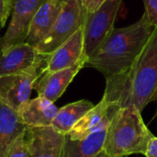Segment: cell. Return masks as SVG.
Instances as JSON below:
<instances>
[{
	"mask_svg": "<svg viewBox=\"0 0 157 157\" xmlns=\"http://www.w3.org/2000/svg\"><path fill=\"white\" fill-rule=\"evenodd\" d=\"M0 42H1V37H0Z\"/></svg>",
	"mask_w": 157,
	"mask_h": 157,
	"instance_id": "cb8c5ba5",
	"label": "cell"
},
{
	"mask_svg": "<svg viewBox=\"0 0 157 157\" xmlns=\"http://www.w3.org/2000/svg\"><path fill=\"white\" fill-rule=\"evenodd\" d=\"M61 8V0H45L32 17L25 42L36 47L52 29Z\"/></svg>",
	"mask_w": 157,
	"mask_h": 157,
	"instance_id": "5bb4252c",
	"label": "cell"
},
{
	"mask_svg": "<svg viewBox=\"0 0 157 157\" xmlns=\"http://www.w3.org/2000/svg\"><path fill=\"white\" fill-rule=\"evenodd\" d=\"M155 100H156V101H157V95H156V99H155Z\"/></svg>",
	"mask_w": 157,
	"mask_h": 157,
	"instance_id": "d4e9b609",
	"label": "cell"
},
{
	"mask_svg": "<svg viewBox=\"0 0 157 157\" xmlns=\"http://www.w3.org/2000/svg\"><path fill=\"white\" fill-rule=\"evenodd\" d=\"M61 1H63V0H61Z\"/></svg>",
	"mask_w": 157,
	"mask_h": 157,
	"instance_id": "484cf974",
	"label": "cell"
},
{
	"mask_svg": "<svg viewBox=\"0 0 157 157\" xmlns=\"http://www.w3.org/2000/svg\"><path fill=\"white\" fill-rule=\"evenodd\" d=\"M142 112L134 106L120 108L107 132L103 151L109 157L144 155L154 134L145 125Z\"/></svg>",
	"mask_w": 157,
	"mask_h": 157,
	"instance_id": "3957f363",
	"label": "cell"
},
{
	"mask_svg": "<svg viewBox=\"0 0 157 157\" xmlns=\"http://www.w3.org/2000/svg\"><path fill=\"white\" fill-rule=\"evenodd\" d=\"M153 30L154 27L145 14L130 26L114 28L97 52L87 59L86 66L98 70L105 78L129 70L141 54Z\"/></svg>",
	"mask_w": 157,
	"mask_h": 157,
	"instance_id": "7a4b0ae2",
	"label": "cell"
},
{
	"mask_svg": "<svg viewBox=\"0 0 157 157\" xmlns=\"http://www.w3.org/2000/svg\"><path fill=\"white\" fill-rule=\"evenodd\" d=\"M13 0H0V29H2L9 16H11Z\"/></svg>",
	"mask_w": 157,
	"mask_h": 157,
	"instance_id": "ffe728a7",
	"label": "cell"
},
{
	"mask_svg": "<svg viewBox=\"0 0 157 157\" xmlns=\"http://www.w3.org/2000/svg\"><path fill=\"white\" fill-rule=\"evenodd\" d=\"M85 52V37L83 26L65 42L58 47L46 58L42 73H52L76 65L79 63H86Z\"/></svg>",
	"mask_w": 157,
	"mask_h": 157,
	"instance_id": "ba28073f",
	"label": "cell"
},
{
	"mask_svg": "<svg viewBox=\"0 0 157 157\" xmlns=\"http://www.w3.org/2000/svg\"><path fill=\"white\" fill-rule=\"evenodd\" d=\"M57 112L54 103L41 97L28 100L17 111L21 122L29 128L52 126Z\"/></svg>",
	"mask_w": 157,
	"mask_h": 157,
	"instance_id": "4fadbf2b",
	"label": "cell"
},
{
	"mask_svg": "<svg viewBox=\"0 0 157 157\" xmlns=\"http://www.w3.org/2000/svg\"><path fill=\"white\" fill-rule=\"evenodd\" d=\"M106 0H81L84 13H91L97 10Z\"/></svg>",
	"mask_w": 157,
	"mask_h": 157,
	"instance_id": "44dd1931",
	"label": "cell"
},
{
	"mask_svg": "<svg viewBox=\"0 0 157 157\" xmlns=\"http://www.w3.org/2000/svg\"><path fill=\"white\" fill-rule=\"evenodd\" d=\"M144 155L146 157H157V138L155 136L150 140Z\"/></svg>",
	"mask_w": 157,
	"mask_h": 157,
	"instance_id": "7402d4cb",
	"label": "cell"
},
{
	"mask_svg": "<svg viewBox=\"0 0 157 157\" xmlns=\"http://www.w3.org/2000/svg\"><path fill=\"white\" fill-rule=\"evenodd\" d=\"M157 95V27L141 54L127 71L106 78L104 96L118 108L134 106L141 112Z\"/></svg>",
	"mask_w": 157,
	"mask_h": 157,
	"instance_id": "6da1fadb",
	"label": "cell"
},
{
	"mask_svg": "<svg viewBox=\"0 0 157 157\" xmlns=\"http://www.w3.org/2000/svg\"><path fill=\"white\" fill-rule=\"evenodd\" d=\"M81 0L62 1L61 11L48 34L35 47L39 54L49 56L84 25Z\"/></svg>",
	"mask_w": 157,
	"mask_h": 157,
	"instance_id": "277c9868",
	"label": "cell"
},
{
	"mask_svg": "<svg viewBox=\"0 0 157 157\" xmlns=\"http://www.w3.org/2000/svg\"><path fill=\"white\" fill-rule=\"evenodd\" d=\"M119 109L103 97L99 103L95 105L74 126L66 136L71 140H80L91 133L108 128Z\"/></svg>",
	"mask_w": 157,
	"mask_h": 157,
	"instance_id": "8fae6325",
	"label": "cell"
},
{
	"mask_svg": "<svg viewBox=\"0 0 157 157\" xmlns=\"http://www.w3.org/2000/svg\"><path fill=\"white\" fill-rule=\"evenodd\" d=\"M96 157H109V155H108L104 151H102V152H100V153H99V154H98V155Z\"/></svg>",
	"mask_w": 157,
	"mask_h": 157,
	"instance_id": "603a6c76",
	"label": "cell"
},
{
	"mask_svg": "<svg viewBox=\"0 0 157 157\" xmlns=\"http://www.w3.org/2000/svg\"><path fill=\"white\" fill-rule=\"evenodd\" d=\"M123 0H106L97 10L85 14V52L92 56L114 29V23Z\"/></svg>",
	"mask_w": 157,
	"mask_h": 157,
	"instance_id": "5b68a950",
	"label": "cell"
},
{
	"mask_svg": "<svg viewBox=\"0 0 157 157\" xmlns=\"http://www.w3.org/2000/svg\"><path fill=\"white\" fill-rule=\"evenodd\" d=\"M26 132V130H25ZM25 132H22L11 145L6 157H29V151L25 138Z\"/></svg>",
	"mask_w": 157,
	"mask_h": 157,
	"instance_id": "ac0fdd59",
	"label": "cell"
},
{
	"mask_svg": "<svg viewBox=\"0 0 157 157\" xmlns=\"http://www.w3.org/2000/svg\"><path fill=\"white\" fill-rule=\"evenodd\" d=\"M45 0H13L6 31L1 38L0 51L25 42L32 17Z\"/></svg>",
	"mask_w": 157,
	"mask_h": 157,
	"instance_id": "52a82bcc",
	"label": "cell"
},
{
	"mask_svg": "<svg viewBox=\"0 0 157 157\" xmlns=\"http://www.w3.org/2000/svg\"><path fill=\"white\" fill-rule=\"evenodd\" d=\"M95 105L86 99L78 100L63 106L52 121V128L57 132L67 135L74 126L94 107Z\"/></svg>",
	"mask_w": 157,
	"mask_h": 157,
	"instance_id": "e0dca14e",
	"label": "cell"
},
{
	"mask_svg": "<svg viewBox=\"0 0 157 157\" xmlns=\"http://www.w3.org/2000/svg\"><path fill=\"white\" fill-rule=\"evenodd\" d=\"M108 128L91 133L80 140H71L65 135L61 157H96L103 151Z\"/></svg>",
	"mask_w": 157,
	"mask_h": 157,
	"instance_id": "9a60e30c",
	"label": "cell"
},
{
	"mask_svg": "<svg viewBox=\"0 0 157 157\" xmlns=\"http://www.w3.org/2000/svg\"><path fill=\"white\" fill-rule=\"evenodd\" d=\"M145 12L150 23L155 28L157 27V0H144Z\"/></svg>",
	"mask_w": 157,
	"mask_h": 157,
	"instance_id": "d6986e66",
	"label": "cell"
},
{
	"mask_svg": "<svg viewBox=\"0 0 157 157\" xmlns=\"http://www.w3.org/2000/svg\"><path fill=\"white\" fill-rule=\"evenodd\" d=\"M47 56L39 54L35 47L26 42L12 45L0 51V76L14 75L43 64Z\"/></svg>",
	"mask_w": 157,
	"mask_h": 157,
	"instance_id": "9c48e42d",
	"label": "cell"
},
{
	"mask_svg": "<svg viewBox=\"0 0 157 157\" xmlns=\"http://www.w3.org/2000/svg\"><path fill=\"white\" fill-rule=\"evenodd\" d=\"M26 128L17 111L0 100V157H6L11 145Z\"/></svg>",
	"mask_w": 157,
	"mask_h": 157,
	"instance_id": "2e32d148",
	"label": "cell"
},
{
	"mask_svg": "<svg viewBox=\"0 0 157 157\" xmlns=\"http://www.w3.org/2000/svg\"><path fill=\"white\" fill-rule=\"evenodd\" d=\"M25 138L29 157H61L65 142L63 135L50 127L26 128Z\"/></svg>",
	"mask_w": 157,
	"mask_h": 157,
	"instance_id": "30bf717a",
	"label": "cell"
},
{
	"mask_svg": "<svg viewBox=\"0 0 157 157\" xmlns=\"http://www.w3.org/2000/svg\"><path fill=\"white\" fill-rule=\"evenodd\" d=\"M85 66L86 63L82 62L75 66L60 71L42 73L35 83L34 89L38 92L39 97L54 103L61 98L79 71Z\"/></svg>",
	"mask_w": 157,
	"mask_h": 157,
	"instance_id": "7c38bea8",
	"label": "cell"
},
{
	"mask_svg": "<svg viewBox=\"0 0 157 157\" xmlns=\"http://www.w3.org/2000/svg\"><path fill=\"white\" fill-rule=\"evenodd\" d=\"M45 63L35 65L14 75L0 76V100L17 111L24 105L34 89L35 83L42 74Z\"/></svg>",
	"mask_w": 157,
	"mask_h": 157,
	"instance_id": "8992f818",
	"label": "cell"
}]
</instances>
